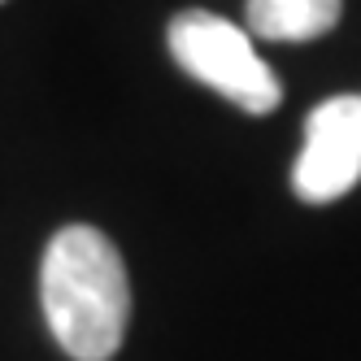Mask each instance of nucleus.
I'll return each instance as SVG.
<instances>
[{
    "label": "nucleus",
    "mask_w": 361,
    "mask_h": 361,
    "mask_svg": "<svg viewBox=\"0 0 361 361\" xmlns=\"http://www.w3.org/2000/svg\"><path fill=\"white\" fill-rule=\"evenodd\" d=\"M361 183V92L331 96L305 118L292 188L309 204H331Z\"/></svg>",
    "instance_id": "obj_3"
},
{
    "label": "nucleus",
    "mask_w": 361,
    "mask_h": 361,
    "mask_svg": "<svg viewBox=\"0 0 361 361\" xmlns=\"http://www.w3.org/2000/svg\"><path fill=\"white\" fill-rule=\"evenodd\" d=\"M39 300L57 344L74 361H109L131 322L122 252L96 226H66L39 266Z\"/></svg>",
    "instance_id": "obj_1"
},
{
    "label": "nucleus",
    "mask_w": 361,
    "mask_h": 361,
    "mask_svg": "<svg viewBox=\"0 0 361 361\" xmlns=\"http://www.w3.org/2000/svg\"><path fill=\"white\" fill-rule=\"evenodd\" d=\"M244 13H248L252 35L300 44V39H318L335 31L344 0H248Z\"/></svg>",
    "instance_id": "obj_4"
},
{
    "label": "nucleus",
    "mask_w": 361,
    "mask_h": 361,
    "mask_svg": "<svg viewBox=\"0 0 361 361\" xmlns=\"http://www.w3.org/2000/svg\"><path fill=\"white\" fill-rule=\"evenodd\" d=\"M170 57L178 61V70H188L196 83L214 87L244 114H270L283 96L270 66L257 57L252 39L218 13H178L170 22Z\"/></svg>",
    "instance_id": "obj_2"
}]
</instances>
